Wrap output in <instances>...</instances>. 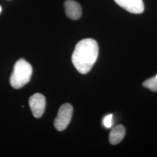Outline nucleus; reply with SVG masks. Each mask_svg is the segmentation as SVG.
Returning a JSON list of instances; mask_svg holds the SVG:
<instances>
[{
	"mask_svg": "<svg viewBox=\"0 0 157 157\" xmlns=\"http://www.w3.org/2000/svg\"><path fill=\"white\" fill-rule=\"evenodd\" d=\"M29 105L35 118H40L43 115L45 108V98L40 93H36L29 98Z\"/></svg>",
	"mask_w": 157,
	"mask_h": 157,
	"instance_id": "4",
	"label": "nucleus"
},
{
	"mask_svg": "<svg viewBox=\"0 0 157 157\" xmlns=\"http://www.w3.org/2000/svg\"><path fill=\"white\" fill-rule=\"evenodd\" d=\"M112 119H113L112 114H109L104 117L103 119V124L105 128H109L112 126Z\"/></svg>",
	"mask_w": 157,
	"mask_h": 157,
	"instance_id": "9",
	"label": "nucleus"
},
{
	"mask_svg": "<svg viewBox=\"0 0 157 157\" xmlns=\"http://www.w3.org/2000/svg\"><path fill=\"white\" fill-rule=\"evenodd\" d=\"M119 6L126 11L139 14L144 10V6L143 0H114Z\"/></svg>",
	"mask_w": 157,
	"mask_h": 157,
	"instance_id": "5",
	"label": "nucleus"
},
{
	"mask_svg": "<svg viewBox=\"0 0 157 157\" xmlns=\"http://www.w3.org/2000/svg\"><path fill=\"white\" fill-rule=\"evenodd\" d=\"M66 15L73 20H78L82 15V6L78 2L73 0H67L64 3Z\"/></svg>",
	"mask_w": 157,
	"mask_h": 157,
	"instance_id": "6",
	"label": "nucleus"
},
{
	"mask_svg": "<svg viewBox=\"0 0 157 157\" xmlns=\"http://www.w3.org/2000/svg\"><path fill=\"white\" fill-rule=\"evenodd\" d=\"M98 45L95 40L86 39L80 41L75 46L72 61L79 73L89 72L98 56Z\"/></svg>",
	"mask_w": 157,
	"mask_h": 157,
	"instance_id": "1",
	"label": "nucleus"
},
{
	"mask_svg": "<svg viewBox=\"0 0 157 157\" xmlns=\"http://www.w3.org/2000/svg\"><path fill=\"white\" fill-rule=\"evenodd\" d=\"M73 115V107L65 103L59 108L57 117L54 120V126L58 131H63L67 128Z\"/></svg>",
	"mask_w": 157,
	"mask_h": 157,
	"instance_id": "3",
	"label": "nucleus"
},
{
	"mask_svg": "<svg viewBox=\"0 0 157 157\" xmlns=\"http://www.w3.org/2000/svg\"><path fill=\"white\" fill-rule=\"evenodd\" d=\"M126 134V130L123 125L119 124L113 128L111 131L109 140L113 145L118 144L124 139Z\"/></svg>",
	"mask_w": 157,
	"mask_h": 157,
	"instance_id": "7",
	"label": "nucleus"
},
{
	"mask_svg": "<svg viewBox=\"0 0 157 157\" xmlns=\"http://www.w3.org/2000/svg\"><path fill=\"white\" fill-rule=\"evenodd\" d=\"M143 86L152 91H157V78L155 76L146 80Z\"/></svg>",
	"mask_w": 157,
	"mask_h": 157,
	"instance_id": "8",
	"label": "nucleus"
},
{
	"mask_svg": "<svg viewBox=\"0 0 157 157\" xmlns=\"http://www.w3.org/2000/svg\"><path fill=\"white\" fill-rule=\"evenodd\" d=\"M2 11V8H1V6H0V13H1V12Z\"/></svg>",
	"mask_w": 157,
	"mask_h": 157,
	"instance_id": "10",
	"label": "nucleus"
},
{
	"mask_svg": "<svg viewBox=\"0 0 157 157\" xmlns=\"http://www.w3.org/2000/svg\"><path fill=\"white\" fill-rule=\"evenodd\" d=\"M155 77H156V78H157V75H156V76H155Z\"/></svg>",
	"mask_w": 157,
	"mask_h": 157,
	"instance_id": "11",
	"label": "nucleus"
},
{
	"mask_svg": "<svg viewBox=\"0 0 157 157\" xmlns=\"http://www.w3.org/2000/svg\"><path fill=\"white\" fill-rule=\"evenodd\" d=\"M32 74V67L30 64L24 59H20L13 67L10 78V84L15 89L22 88L28 83Z\"/></svg>",
	"mask_w": 157,
	"mask_h": 157,
	"instance_id": "2",
	"label": "nucleus"
}]
</instances>
